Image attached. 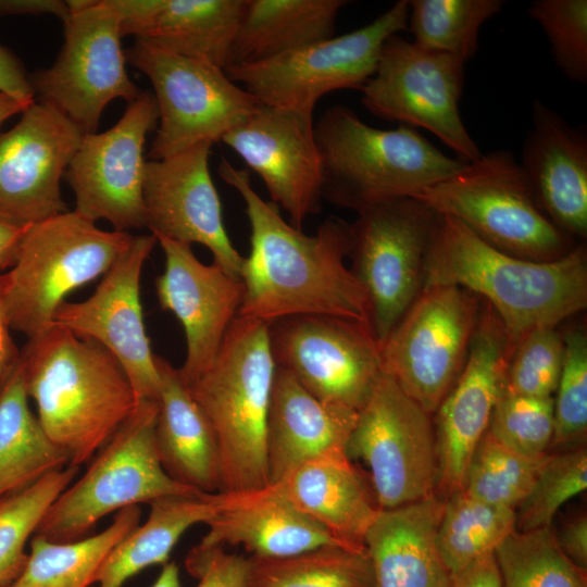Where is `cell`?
Wrapping results in <instances>:
<instances>
[{
    "mask_svg": "<svg viewBox=\"0 0 587 587\" xmlns=\"http://www.w3.org/2000/svg\"><path fill=\"white\" fill-rule=\"evenodd\" d=\"M218 175L243 200L251 232L240 275L245 292L238 315L268 323L322 314L370 326L367 296L345 263L350 224L332 216L314 235H307L283 218L278 205L257 193L248 171L222 159Z\"/></svg>",
    "mask_w": 587,
    "mask_h": 587,
    "instance_id": "cell-1",
    "label": "cell"
},
{
    "mask_svg": "<svg viewBox=\"0 0 587 587\" xmlns=\"http://www.w3.org/2000/svg\"><path fill=\"white\" fill-rule=\"evenodd\" d=\"M454 285L486 300L510 345L540 327H557L587 305V261L583 247L551 261L503 252L458 220L440 215L429 241L423 287Z\"/></svg>",
    "mask_w": 587,
    "mask_h": 587,
    "instance_id": "cell-2",
    "label": "cell"
},
{
    "mask_svg": "<svg viewBox=\"0 0 587 587\" xmlns=\"http://www.w3.org/2000/svg\"><path fill=\"white\" fill-rule=\"evenodd\" d=\"M20 363L40 426L72 466L89 461L139 402L112 353L54 324L28 339Z\"/></svg>",
    "mask_w": 587,
    "mask_h": 587,
    "instance_id": "cell-3",
    "label": "cell"
},
{
    "mask_svg": "<svg viewBox=\"0 0 587 587\" xmlns=\"http://www.w3.org/2000/svg\"><path fill=\"white\" fill-rule=\"evenodd\" d=\"M275 369L268 323L238 315L212 365L186 385L215 436L224 492L270 485L266 426Z\"/></svg>",
    "mask_w": 587,
    "mask_h": 587,
    "instance_id": "cell-4",
    "label": "cell"
},
{
    "mask_svg": "<svg viewBox=\"0 0 587 587\" xmlns=\"http://www.w3.org/2000/svg\"><path fill=\"white\" fill-rule=\"evenodd\" d=\"M314 130L323 199L357 212L384 201L413 198L465 164L411 126L378 129L345 105L326 109Z\"/></svg>",
    "mask_w": 587,
    "mask_h": 587,
    "instance_id": "cell-5",
    "label": "cell"
},
{
    "mask_svg": "<svg viewBox=\"0 0 587 587\" xmlns=\"http://www.w3.org/2000/svg\"><path fill=\"white\" fill-rule=\"evenodd\" d=\"M132 238L128 232L100 229L75 211L30 224L13 265L0 274L10 328L28 339L46 332L65 297L103 276Z\"/></svg>",
    "mask_w": 587,
    "mask_h": 587,
    "instance_id": "cell-6",
    "label": "cell"
},
{
    "mask_svg": "<svg viewBox=\"0 0 587 587\" xmlns=\"http://www.w3.org/2000/svg\"><path fill=\"white\" fill-rule=\"evenodd\" d=\"M413 199L519 258L551 261L572 250V237L539 209L520 163L508 150L482 154Z\"/></svg>",
    "mask_w": 587,
    "mask_h": 587,
    "instance_id": "cell-7",
    "label": "cell"
},
{
    "mask_svg": "<svg viewBox=\"0 0 587 587\" xmlns=\"http://www.w3.org/2000/svg\"><path fill=\"white\" fill-rule=\"evenodd\" d=\"M158 411L159 401L137 403L83 476L51 504L35 535L73 541L111 512L165 496L203 494L175 482L164 471L155 444Z\"/></svg>",
    "mask_w": 587,
    "mask_h": 587,
    "instance_id": "cell-8",
    "label": "cell"
},
{
    "mask_svg": "<svg viewBox=\"0 0 587 587\" xmlns=\"http://www.w3.org/2000/svg\"><path fill=\"white\" fill-rule=\"evenodd\" d=\"M126 62L153 87L159 127L148 152L161 160L201 142L215 143L260 104L225 70L136 39Z\"/></svg>",
    "mask_w": 587,
    "mask_h": 587,
    "instance_id": "cell-9",
    "label": "cell"
},
{
    "mask_svg": "<svg viewBox=\"0 0 587 587\" xmlns=\"http://www.w3.org/2000/svg\"><path fill=\"white\" fill-rule=\"evenodd\" d=\"M408 17L409 0H399L371 23L345 35L224 70L259 103L313 114L324 95L362 89L375 72L384 42L407 30Z\"/></svg>",
    "mask_w": 587,
    "mask_h": 587,
    "instance_id": "cell-10",
    "label": "cell"
},
{
    "mask_svg": "<svg viewBox=\"0 0 587 587\" xmlns=\"http://www.w3.org/2000/svg\"><path fill=\"white\" fill-rule=\"evenodd\" d=\"M64 43L55 62L29 76L35 95L70 118L83 133L97 130L104 108L128 103L141 90L126 72L120 17L112 0H70Z\"/></svg>",
    "mask_w": 587,
    "mask_h": 587,
    "instance_id": "cell-11",
    "label": "cell"
},
{
    "mask_svg": "<svg viewBox=\"0 0 587 587\" xmlns=\"http://www.w3.org/2000/svg\"><path fill=\"white\" fill-rule=\"evenodd\" d=\"M358 213L350 224V268L365 290L370 327L382 347L422 290L425 255L440 215L413 198Z\"/></svg>",
    "mask_w": 587,
    "mask_h": 587,
    "instance_id": "cell-12",
    "label": "cell"
},
{
    "mask_svg": "<svg viewBox=\"0 0 587 587\" xmlns=\"http://www.w3.org/2000/svg\"><path fill=\"white\" fill-rule=\"evenodd\" d=\"M478 319V298L469 290L422 288L380 347L383 372L434 414L463 370Z\"/></svg>",
    "mask_w": 587,
    "mask_h": 587,
    "instance_id": "cell-13",
    "label": "cell"
},
{
    "mask_svg": "<svg viewBox=\"0 0 587 587\" xmlns=\"http://www.w3.org/2000/svg\"><path fill=\"white\" fill-rule=\"evenodd\" d=\"M430 414L383 372L346 445L361 460L380 510L436 494L438 459Z\"/></svg>",
    "mask_w": 587,
    "mask_h": 587,
    "instance_id": "cell-14",
    "label": "cell"
},
{
    "mask_svg": "<svg viewBox=\"0 0 587 587\" xmlns=\"http://www.w3.org/2000/svg\"><path fill=\"white\" fill-rule=\"evenodd\" d=\"M464 64L392 35L382 47L374 74L360 90L361 103L378 118L429 130L455 158L473 162L482 152L460 114Z\"/></svg>",
    "mask_w": 587,
    "mask_h": 587,
    "instance_id": "cell-15",
    "label": "cell"
},
{
    "mask_svg": "<svg viewBox=\"0 0 587 587\" xmlns=\"http://www.w3.org/2000/svg\"><path fill=\"white\" fill-rule=\"evenodd\" d=\"M276 366L324 403L360 411L383 374L380 345L364 323L322 314L268 322Z\"/></svg>",
    "mask_w": 587,
    "mask_h": 587,
    "instance_id": "cell-16",
    "label": "cell"
},
{
    "mask_svg": "<svg viewBox=\"0 0 587 587\" xmlns=\"http://www.w3.org/2000/svg\"><path fill=\"white\" fill-rule=\"evenodd\" d=\"M158 123L152 92L141 91L110 129L85 134L64 174L75 196V212L114 230L146 227L143 146Z\"/></svg>",
    "mask_w": 587,
    "mask_h": 587,
    "instance_id": "cell-17",
    "label": "cell"
},
{
    "mask_svg": "<svg viewBox=\"0 0 587 587\" xmlns=\"http://www.w3.org/2000/svg\"><path fill=\"white\" fill-rule=\"evenodd\" d=\"M157 237L133 236L102 276L95 292L80 302H63L53 324L104 347L127 374L138 401H159L160 377L146 332L140 278Z\"/></svg>",
    "mask_w": 587,
    "mask_h": 587,
    "instance_id": "cell-18",
    "label": "cell"
},
{
    "mask_svg": "<svg viewBox=\"0 0 587 587\" xmlns=\"http://www.w3.org/2000/svg\"><path fill=\"white\" fill-rule=\"evenodd\" d=\"M265 185L271 202L302 229L321 211L322 164L313 114L259 104L222 140Z\"/></svg>",
    "mask_w": 587,
    "mask_h": 587,
    "instance_id": "cell-19",
    "label": "cell"
},
{
    "mask_svg": "<svg viewBox=\"0 0 587 587\" xmlns=\"http://www.w3.org/2000/svg\"><path fill=\"white\" fill-rule=\"evenodd\" d=\"M512 351L501 321L486 303L463 370L435 412L437 489L444 498L462 489L470 458L488 428L503 389Z\"/></svg>",
    "mask_w": 587,
    "mask_h": 587,
    "instance_id": "cell-20",
    "label": "cell"
},
{
    "mask_svg": "<svg viewBox=\"0 0 587 587\" xmlns=\"http://www.w3.org/2000/svg\"><path fill=\"white\" fill-rule=\"evenodd\" d=\"M211 147L201 142L174 155L146 161V227L154 236L207 247L214 264L240 278L245 257L224 226L221 200L209 170Z\"/></svg>",
    "mask_w": 587,
    "mask_h": 587,
    "instance_id": "cell-21",
    "label": "cell"
},
{
    "mask_svg": "<svg viewBox=\"0 0 587 587\" xmlns=\"http://www.w3.org/2000/svg\"><path fill=\"white\" fill-rule=\"evenodd\" d=\"M21 114L0 132V209L33 224L67 211L60 182L84 133L48 103Z\"/></svg>",
    "mask_w": 587,
    "mask_h": 587,
    "instance_id": "cell-22",
    "label": "cell"
},
{
    "mask_svg": "<svg viewBox=\"0 0 587 587\" xmlns=\"http://www.w3.org/2000/svg\"><path fill=\"white\" fill-rule=\"evenodd\" d=\"M155 237L165 257L164 271L155 279L157 296L160 307L184 328L186 358L178 372L189 385L215 360L241 308L243 284L214 263L203 264L191 245Z\"/></svg>",
    "mask_w": 587,
    "mask_h": 587,
    "instance_id": "cell-23",
    "label": "cell"
},
{
    "mask_svg": "<svg viewBox=\"0 0 587 587\" xmlns=\"http://www.w3.org/2000/svg\"><path fill=\"white\" fill-rule=\"evenodd\" d=\"M520 166L544 214L563 233L587 235V136L540 100Z\"/></svg>",
    "mask_w": 587,
    "mask_h": 587,
    "instance_id": "cell-24",
    "label": "cell"
},
{
    "mask_svg": "<svg viewBox=\"0 0 587 587\" xmlns=\"http://www.w3.org/2000/svg\"><path fill=\"white\" fill-rule=\"evenodd\" d=\"M247 0H112L121 35L225 68Z\"/></svg>",
    "mask_w": 587,
    "mask_h": 587,
    "instance_id": "cell-25",
    "label": "cell"
},
{
    "mask_svg": "<svg viewBox=\"0 0 587 587\" xmlns=\"http://www.w3.org/2000/svg\"><path fill=\"white\" fill-rule=\"evenodd\" d=\"M302 514L334 539L365 548V535L380 511L371 483L345 449H333L274 484Z\"/></svg>",
    "mask_w": 587,
    "mask_h": 587,
    "instance_id": "cell-26",
    "label": "cell"
},
{
    "mask_svg": "<svg viewBox=\"0 0 587 587\" xmlns=\"http://www.w3.org/2000/svg\"><path fill=\"white\" fill-rule=\"evenodd\" d=\"M221 492L223 505L207 523L200 548L242 546L252 557L285 558L325 545L345 546L297 510L275 485Z\"/></svg>",
    "mask_w": 587,
    "mask_h": 587,
    "instance_id": "cell-27",
    "label": "cell"
},
{
    "mask_svg": "<svg viewBox=\"0 0 587 587\" xmlns=\"http://www.w3.org/2000/svg\"><path fill=\"white\" fill-rule=\"evenodd\" d=\"M358 413L320 401L289 372L276 366L266 426L270 485L320 454L346 450Z\"/></svg>",
    "mask_w": 587,
    "mask_h": 587,
    "instance_id": "cell-28",
    "label": "cell"
},
{
    "mask_svg": "<svg viewBox=\"0 0 587 587\" xmlns=\"http://www.w3.org/2000/svg\"><path fill=\"white\" fill-rule=\"evenodd\" d=\"M444 500L436 492L378 512L364 538L374 587H451L436 542Z\"/></svg>",
    "mask_w": 587,
    "mask_h": 587,
    "instance_id": "cell-29",
    "label": "cell"
},
{
    "mask_svg": "<svg viewBox=\"0 0 587 587\" xmlns=\"http://www.w3.org/2000/svg\"><path fill=\"white\" fill-rule=\"evenodd\" d=\"M160 377L155 444L164 471L203 494L222 491V470L213 430L184 384L178 369L155 354Z\"/></svg>",
    "mask_w": 587,
    "mask_h": 587,
    "instance_id": "cell-30",
    "label": "cell"
},
{
    "mask_svg": "<svg viewBox=\"0 0 587 587\" xmlns=\"http://www.w3.org/2000/svg\"><path fill=\"white\" fill-rule=\"evenodd\" d=\"M346 0H247L227 66L257 63L333 37Z\"/></svg>",
    "mask_w": 587,
    "mask_h": 587,
    "instance_id": "cell-31",
    "label": "cell"
},
{
    "mask_svg": "<svg viewBox=\"0 0 587 587\" xmlns=\"http://www.w3.org/2000/svg\"><path fill=\"white\" fill-rule=\"evenodd\" d=\"M148 519L110 552L96 583L122 587L142 570L165 564L177 541L191 526L213 519L223 505V492L172 495L151 501Z\"/></svg>",
    "mask_w": 587,
    "mask_h": 587,
    "instance_id": "cell-32",
    "label": "cell"
},
{
    "mask_svg": "<svg viewBox=\"0 0 587 587\" xmlns=\"http://www.w3.org/2000/svg\"><path fill=\"white\" fill-rule=\"evenodd\" d=\"M22 365L0 384V501L68 465L28 405Z\"/></svg>",
    "mask_w": 587,
    "mask_h": 587,
    "instance_id": "cell-33",
    "label": "cell"
},
{
    "mask_svg": "<svg viewBox=\"0 0 587 587\" xmlns=\"http://www.w3.org/2000/svg\"><path fill=\"white\" fill-rule=\"evenodd\" d=\"M140 515L138 505L124 508L102 532L73 541L35 535L25 565L10 587L90 586L114 547L139 525Z\"/></svg>",
    "mask_w": 587,
    "mask_h": 587,
    "instance_id": "cell-34",
    "label": "cell"
},
{
    "mask_svg": "<svg viewBox=\"0 0 587 587\" xmlns=\"http://www.w3.org/2000/svg\"><path fill=\"white\" fill-rule=\"evenodd\" d=\"M248 559V587H374L366 548L325 545L285 558Z\"/></svg>",
    "mask_w": 587,
    "mask_h": 587,
    "instance_id": "cell-35",
    "label": "cell"
},
{
    "mask_svg": "<svg viewBox=\"0 0 587 587\" xmlns=\"http://www.w3.org/2000/svg\"><path fill=\"white\" fill-rule=\"evenodd\" d=\"M514 529L515 510L485 503L460 489L445 497L436 542L453 577L494 553Z\"/></svg>",
    "mask_w": 587,
    "mask_h": 587,
    "instance_id": "cell-36",
    "label": "cell"
},
{
    "mask_svg": "<svg viewBox=\"0 0 587 587\" xmlns=\"http://www.w3.org/2000/svg\"><path fill=\"white\" fill-rule=\"evenodd\" d=\"M502 0H409L407 30L422 49L464 63L478 48L483 24L498 14Z\"/></svg>",
    "mask_w": 587,
    "mask_h": 587,
    "instance_id": "cell-37",
    "label": "cell"
},
{
    "mask_svg": "<svg viewBox=\"0 0 587 587\" xmlns=\"http://www.w3.org/2000/svg\"><path fill=\"white\" fill-rule=\"evenodd\" d=\"M501 587H587V571L558 546L551 527L514 529L495 549Z\"/></svg>",
    "mask_w": 587,
    "mask_h": 587,
    "instance_id": "cell-38",
    "label": "cell"
},
{
    "mask_svg": "<svg viewBox=\"0 0 587 587\" xmlns=\"http://www.w3.org/2000/svg\"><path fill=\"white\" fill-rule=\"evenodd\" d=\"M549 457L550 453L541 458L521 455L486 430L470 458L462 490L485 503L516 510Z\"/></svg>",
    "mask_w": 587,
    "mask_h": 587,
    "instance_id": "cell-39",
    "label": "cell"
},
{
    "mask_svg": "<svg viewBox=\"0 0 587 587\" xmlns=\"http://www.w3.org/2000/svg\"><path fill=\"white\" fill-rule=\"evenodd\" d=\"M77 473V466L67 465L0 501V587H10L18 577L27 560L28 539Z\"/></svg>",
    "mask_w": 587,
    "mask_h": 587,
    "instance_id": "cell-40",
    "label": "cell"
},
{
    "mask_svg": "<svg viewBox=\"0 0 587 587\" xmlns=\"http://www.w3.org/2000/svg\"><path fill=\"white\" fill-rule=\"evenodd\" d=\"M587 488V451L580 446L550 453L533 488L515 510V529L551 527L557 512Z\"/></svg>",
    "mask_w": 587,
    "mask_h": 587,
    "instance_id": "cell-41",
    "label": "cell"
},
{
    "mask_svg": "<svg viewBox=\"0 0 587 587\" xmlns=\"http://www.w3.org/2000/svg\"><path fill=\"white\" fill-rule=\"evenodd\" d=\"M488 433L510 450L527 457L549 454L554 433L553 398H535L502 389Z\"/></svg>",
    "mask_w": 587,
    "mask_h": 587,
    "instance_id": "cell-42",
    "label": "cell"
},
{
    "mask_svg": "<svg viewBox=\"0 0 587 587\" xmlns=\"http://www.w3.org/2000/svg\"><path fill=\"white\" fill-rule=\"evenodd\" d=\"M564 355L553 399L551 448L580 447L587 430V337L580 329L563 336Z\"/></svg>",
    "mask_w": 587,
    "mask_h": 587,
    "instance_id": "cell-43",
    "label": "cell"
},
{
    "mask_svg": "<svg viewBox=\"0 0 587 587\" xmlns=\"http://www.w3.org/2000/svg\"><path fill=\"white\" fill-rule=\"evenodd\" d=\"M527 15L542 28L555 66L571 80L587 83V1L537 0Z\"/></svg>",
    "mask_w": 587,
    "mask_h": 587,
    "instance_id": "cell-44",
    "label": "cell"
},
{
    "mask_svg": "<svg viewBox=\"0 0 587 587\" xmlns=\"http://www.w3.org/2000/svg\"><path fill=\"white\" fill-rule=\"evenodd\" d=\"M564 355L563 336L555 327H540L526 334L513 348L503 389L510 394L552 398Z\"/></svg>",
    "mask_w": 587,
    "mask_h": 587,
    "instance_id": "cell-45",
    "label": "cell"
},
{
    "mask_svg": "<svg viewBox=\"0 0 587 587\" xmlns=\"http://www.w3.org/2000/svg\"><path fill=\"white\" fill-rule=\"evenodd\" d=\"M249 559L224 548L196 546L186 558L188 572L198 578L197 587H248Z\"/></svg>",
    "mask_w": 587,
    "mask_h": 587,
    "instance_id": "cell-46",
    "label": "cell"
},
{
    "mask_svg": "<svg viewBox=\"0 0 587 587\" xmlns=\"http://www.w3.org/2000/svg\"><path fill=\"white\" fill-rule=\"evenodd\" d=\"M554 539L564 554L577 566L587 571V517L585 512L565 521Z\"/></svg>",
    "mask_w": 587,
    "mask_h": 587,
    "instance_id": "cell-47",
    "label": "cell"
},
{
    "mask_svg": "<svg viewBox=\"0 0 587 587\" xmlns=\"http://www.w3.org/2000/svg\"><path fill=\"white\" fill-rule=\"evenodd\" d=\"M0 92L24 101H35L29 76L20 60L0 45Z\"/></svg>",
    "mask_w": 587,
    "mask_h": 587,
    "instance_id": "cell-48",
    "label": "cell"
},
{
    "mask_svg": "<svg viewBox=\"0 0 587 587\" xmlns=\"http://www.w3.org/2000/svg\"><path fill=\"white\" fill-rule=\"evenodd\" d=\"M451 587H501L494 553L475 561L454 575Z\"/></svg>",
    "mask_w": 587,
    "mask_h": 587,
    "instance_id": "cell-49",
    "label": "cell"
},
{
    "mask_svg": "<svg viewBox=\"0 0 587 587\" xmlns=\"http://www.w3.org/2000/svg\"><path fill=\"white\" fill-rule=\"evenodd\" d=\"M29 225L0 209V271L13 265Z\"/></svg>",
    "mask_w": 587,
    "mask_h": 587,
    "instance_id": "cell-50",
    "label": "cell"
},
{
    "mask_svg": "<svg viewBox=\"0 0 587 587\" xmlns=\"http://www.w3.org/2000/svg\"><path fill=\"white\" fill-rule=\"evenodd\" d=\"M68 11L67 1L61 0H0V16L52 14L63 22Z\"/></svg>",
    "mask_w": 587,
    "mask_h": 587,
    "instance_id": "cell-51",
    "label": "cell"
},
{
    "mask_svg": "<svg viewBox=\"0 0 587 587\" xmlns=\"http://www.w3.org/2000/svg\"><path fill=\"white\" fill-rule=\"evenodd\" d=\"M10 329L0 296V384L18 363L21 355L10 335Z\"/></svg>",
    "mask_w": 587,
    "mask_h": 587,
    "instance_id": "cell-52",
    "label": "cell"
},
{
    "mask_svg": "<svg viewBox=\"0 0 587 587\" xmlns=\"http://www.w3.org/2000/svg\"><path fill=\"white\" fill-rule=\"evenodd\" d=\"M35 101H24L0 92V125L11 116L22 113Z\"/></svg>",
    "mask_w": 587,
    "mask_h": 587,
    "instance_id": "cell-53",
    "label": "cell"
},
{
    "mask_svg": "<svg viewBox=\"0 0 587 587\" xmlns=\"http://www.w3.org/2000/svg\"><path fill=\"white\" fill-rule=\"evenodd\" d=\"M151 587H180L179 570L176 563L163 564L159 577Z\"/></svg>",
    "mask_w": 587,
    "mask_h": 587,
    "instance_id": "cell-54",
    "label": "cell"
}]
</instances>
